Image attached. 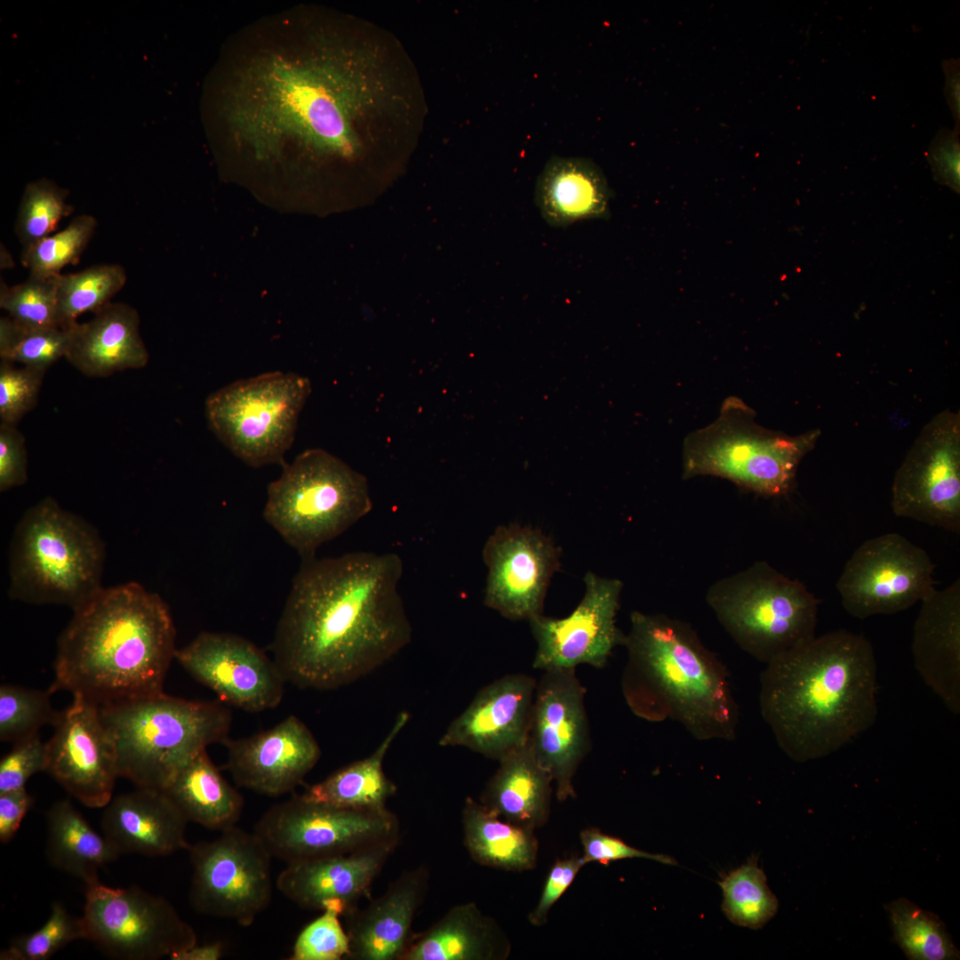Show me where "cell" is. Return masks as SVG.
<instances>
[{
	"label": "cell",
	"instance_id": "6da1fadb",
	"mask_svg": "<svg viewBox=\"0 0 960 960\" xmlns=\"http://www.w3.org/2000/svg\"><path fill=\"white\" fill-rule=\"evenodd\" d=\"M202 105L227 177L317 213L384 194L404 173L428 114L419 71L392 32L316 4L231 35Z\"/></svg>",
	"mask_w": 960,
	"mask_h": 960
},
{
	"label": "cell",
	"instance_id": "7a4b0ae2",
	"mask_svg": "<svg viewBox=\"0 0 960 960\" xmlns=\"http://www.w3.org/2000/svg\"><path fill=\"white\" fill-rule=\"evenodd\" d=\"M396 553L302 559L271 644L286 682L332 690L370 674L412 640Z\"/></svg>",
	"mask_w": 960,
	"mask_h": 960
},
{
	"label": "cell",
	"instance_id": "3957f363",
	"mask_svg": "<svg viewBox=\"0 0 960 960\" xmlns=\"http://www.w3.org/2000/svg\"><path fill=\"white\" fill-rule=\"evenodd\" d=\"M765 665L760 712L792 760L828 756L875 724L877 666L864 636L827 633Z\"/></svg>",
	"mask_w": 960,
	"mask_h": 960
},
{
	"label": "cell",
	"instance_id": "277c9868",
	"mask_svg": "<svg viewBox=\"0 0 960 960\" xmlns=\"http://www.w3.org/2000/svg\"><path fill=\"white\" fill-rule=\"evenodd\" d=\"M175 641L170 609L158 594L134 581L101 588L60 634L49 690L100 706L164 692Z\"/></svg>",
	"mask_w": 960,
	"mask_h": 960
},
{
	"label": "cell",
	"instance_id": "5b68a950",
	"mask_svg": "<svg viewBox=\"0 0 960 960\" xmlns=\"http://www.w3.org/2000/svg\"><path fill=\"white\" fill-rule=\"evenodd\" d=\"M623 646L621 690L635 716L676 722L700 741L736 739L740 709L728 671L690 624L634 611Z\"/></svg>",
	"mask_w": 960,
	"mask_h": 960
},
{
	"label": "cell",
	"instance_id": "8992f818",
	"mask_svg": "<svg viewBox=\"0 0 960 960\" xmlns=\"http://www.w3.org/2000/svg\"><path fill=\"white\" fill-rule=\"evenodd\" d=\"M105 543L88 521L44 497L29 507L8 549L10 598L76 610L102 587Z\"/></svg>",
	"mask_w": 960,
	"mask_h": 960
},
{
	"label": "cell",
	"instance_id": "52a82bcc",
	"mask_svg": "<svg viewBox=\"0 0 960 960\" xmlns=\"http://www.w3.org/2000/svg\"><path fill=\"white\" fill-rule=\"evenodd\" d=\"M113 739L119 777L137 788L164 790L180 771L228 739L229 709L161 692L100 706Z\"/></svg>",
	"mask_w": 960,
	"mask_h": 960
},
{
	"label": "cell",
	"instance_id": "ba28073f",
	"mask_svg": "<svg viewBox=\"0 0 960 960\" xmlns=\"http://www.w3.org/2000/svg\"><path fill=\"white\" fill-rule=\"evenodd\" d=\"M755 417L743 400L727 397L711 424L685 438L683 478L717 476L764 497L790 492L799 464L814 448L820 431L791 436L760 426Z\"/></svg>",
	"mask_w": 960,
	"mask_h": 960
},
{
	"label": "cell",
	"instance_id": "9c48e42d",
	"mask_svg": "<svg viewBox=\"0 0 960 960\" xmlns=\"http://www.w3.org/2000/svg\"><path fill=\"white\" fill-rule=\"evenodd\" d=\"M367 478L321 448L308 449L283 466L267 491L266 522L302 559L368 515Z\"/></svg>",
	"mask_w": 960,
	"mask_h": 960
},
{
	"label": "cell",
	"instance_id": "30bf717a",
	"mask_svg": "<svg viewBox=\"0 0 960 960\" xmlns=\"http://www.w3.org/2000/svg\"><path fill=\"white\" fill-rule=\"evenodd\" d=\"M706 601L738 646L764 664L815 637L819 601L765 561L713 583Z\"/></svg>",
	"mask_w": 960,
	"mask_h": 960
},
{
	"label": "cell",
	"instance_id": "8fae6325",
	"mask_svg": "<svg viewBox=\"0 0 960 960\" xmlns=\"http://www.w3.org/2000/svg\"><path fill=\"white\" fill-rule=\"evenodd\" d=\"M310 393L305 376L264 372L211 393L204 415L213 435L246 465L283 467Z\"/></svg>",
	"mask_w": 960,
	"mask_h": 960
},
{
	"label": "cell",
	"instance_id": "7c38bea8",
	"mask_svg": "<svg viewBox=\"0 0 960 960\" xmlns=\"http://www.w3.org/2000/svg\"><path fill=\"white\" fill-rule=\"evenodd\" d=\"M81 921L85 939L116 959L156 960L197 943L166 899L137 886L87 885Z\"/></svg>",
	"mask_w": 960,
	"mask_h": 960
},
{
	"label": "cell",
	"instance_id": "4fadbf2b",
	"mask_svg": "<svg viewBox=\"0 0 960 960\" xmlns=\"http://www.w3.org/2000/svg\"><path fill=\"white\" fill-rule=\"evenodd\" d=\"M189 902L198 913L250 926L272 899V855L254 832L236 825L190 844Z\"/></svg>",
	"mask_w": 960,
	"mask_h": 960
},
{
	"label": "cell",
	"instance_id": "5bb4252c",
	"mask_svg": "<svg viewBox=\"0 0 960 960\" xmlns=\"http://www.w3.org/2000/svg\"><path fill=\"white\" fill-rule=\"evenodd\" d=\"M253 832L273 858L289 864L350 852L398 837L399 825L387 808H343L297 795L270 807Z\"/></svg>",
	"mask_w": 960,
	"mask_h": 960
},
{
	"label": "cell",
	"instance_id": "9a60e30c",
	"mask_svg": "<svg viewBox=\"0 0 960 960\" xmlns=\"http://www.w3.org/2000/svg\"><path fill=\"white\" fill-rule=\"evenodd\" d=\"M892 508L897 516L959 532V412L943 411L923 428L895 474Z\"/></svg>",
	"mask_w": 960,
	"mask_h": 960
},
{
	"label": "cell",
	"instance_id": "2e32d148",
	"mask_svg": "<svg viewBox=\"0 0 960 960\" xmlns=\"http://www.w3.org/2000/svg\"><path fill=\"white\" fill-rule=\"evenodd\" d=\"M935 565L922 548L889 532L852 553L836 588L846 612L859 619L892 614L920 602L934 588Z\"/></svg>",
	"mask_w": 960,
	"mask_h": 960
},
{
	"label": "cell",
	"instance_id": "e0dca14e",
	"mask_svg": "<svg viewBox=\"0 0 960 960\" xmlns=\"http://www.w3.org/2000/svg\"><path fill=\"white\" fill-rule=\"evenodd\" d=\"M584 582V596L570 615L556 619L540 614L529 620L537 644L535 669L575 668L582 664L603 668L613 650L624 644L626 635L615 623L622 582L591 572Z\"/></svg>",
	"mask_w": 960,
	"mask_h": 960
},
{
	"label": "cell",
	"instance_id": "ac0fdd59",
	"mask_svg": "<svg viewBox=\"0 0 960 960\" xmlns=\"http://www.w3.org/2000/svg\"><path fill=\"white\" fill-rule=\"evenodd\" d=\"M175 660L224 702L247 712L276 708L286 682L279 668L248 639L204 631L177 649Z\"/></svg>",
	"mask_w": 960,
	"mask_h": 960
},
{
	"label": "cell",
	"instance_id": "d6986e66",
	"mask_svg": "<svg viewBox=\"0 0 960 960\" xmlns=\"http://www.w3.org/2000/svg\"><path fill=\"white\" fill-rule=\"evenodd\" d=\"M52 725L45 772L85 806L105 807L119 775L115 744L100 705L73 696Z\"/></svg>",
	"mask_w": 960,
	"mask_h": 960
},
{
	"label": "cell",
	"instance_id": "ffe728a7",
	"mask_svg": "<svg viewBox=\"0 0 960 960\" xmlns=\"http://www.w3.org/2000/svg\"><path fill=\"white\" fill-rule=\"evenodd\" d=\"M537 681L527 742L556 783L559 801L574 798L573 778L591 748L586 689L575 668L542 671Z\"/></svg>",
	"mask_w": 960,
	"mask_h": 960
},
{
	"label": "cell",
	"instance_id": "44dd1931",
	"mask_svg": "<svg viewBox=\"0 0 960 960\" xmlns=\"http://www.w3.org/2000/svg\"><path fill=\"white\" fill-rule=\"evenodd\" d=\"M484 604L512 620L542 614L549 580L559 567V551L539 530L500 525L487 539Z\"/></svg>",
	"mask_w": 960,
	"mask_h": 960
},
{
	"label": "cell",
	"instance_id": "7402d4cb",
	"mask_svg": "<svg viewBox=\"0 0 960 960\" xmlns=\"http://www.w3.org/2000/svg\"><path fill=\"white\" fill-rule=\"evenodd\" d=\"M537 680L510 674L476 694L439 739L442 747H462L500 761L528 740Z\"/></svg>",
	"mask_w": 960,
	"mask_h": 960
},
{
	"label": "cell",
	"instance_id": "603a6c76",
	"mask_svg": "<svg viewBox=\"0 0 960 960\" xmlns=\"http://www.w3.org/2000/svg\"><path fill=\"white\" fill-rule=\"evenodd\" d=\"M226 768L237 786L268 796L293 791L321 756L308 726L292 715L272 728L223 743Z\"/></svg>",
	"mask_w": 960,
	"mask_h": 960
},
{
	"label": "cell",
	"instance_id": "cb8c5ba5",
	"mask_svg": "<svg viewBox=\"0 0 960 960\" xmlns=\"http://www.w3.org/2000/svg\"><path fill=\"white\" fill-rule=\"evenodd\" d=\"M398 837L350 852L289 863L278 875L276 888L303 908L324 910L336 903L346 914L362 897L367 896L372 882L397 845Z\"/></svg>",
	"mask_w": 960,
	"mask_h": 960
},
{
	"label": "cell",
	"instance_id": "d4e9b609",
	"mask_svg": "<svg viewBox=\"0 0 960 960\" xmlns=\"http://www.w3.org/2000/svg\"><path fill=\"white\" fill-rule=\"evenodd\" d=\"M914 624V665L955 715L960 713V580L933 588L920 601Z\"/></svg>",
	"mask_w": 960,
	"mask_h": 960
},
{
	"label": "cell",
	"instance_id": "484cf974",
	"mask_svg": "<svg viewBox=\"0 0 960 960\" xmlns=\"http://www.w3.org/2000/svg\"><path fill=\"white\" fill-rule=\"evenodd\" d=\"M428 884L425 866L404 872L384 894L348 916L349 959L401 960L412 938V925Z\"/></svg>",
	"mask_w": 960,
	"mask_h": 960
},
{
	"label": "cell",
	"instance_id": "4316f807",
	"mask_svg": "<svg viewBox=\"0 0 960 960\" xmlns=\"http://www.w3.org/2000/svg\"><path fill=\"white\" fill-rule=\"evenodd\" d=\"M188 822L164 790L137 788L111 799L101 828L121 854L163 857L189 848Z\"/></svg>",
	"mask_w": 960,
	"mask_h": 960
},
{
	"label": "cell",
	"instance_id": "83f0119b",
	"mask_svg": "<svg viewBox=\"0 0 960 960\" xmlns=\"http://www.w3.org/2000/svg\"><path fill=\"white\" fill-rule=\"evenodd\" d=\"M85 323L71 327L66 359L81 373L104 378L148 364L149 354L140 332L139 312L123 302H108Z\"/></svg>",
	"mask_w": 960,
	"mask_h": 960
},
{
	"label": "cell",
	"instance_id": "f1b7e54d",
	"mask_svg": "<svg viewBox=\"0 0 960 960\" xmlns=\"http://www.w3.org/2000/svg\"><path fill=\"white\" fill-rule=\"evenodd\" d=\"M611 190L602 170L584 157L553 156L540 173L534 202L554 228L580 220L607 219Z\"/></svg>",
	"mask_w": 960,
	"mask_h": 960
},
{
	"label": "cell",
	"instance_id": "f546056e",
	"mask_svg": "<svg viewBox=\"0 0 960 960\" xmlns=\"http://www.w3.org/2000/svg\"><path fill=\"white\" fill-rule=\"evenodd\" d=\"M509 943L497 924L474 903L452 908L423 932L412 936L401 960L504 959Z\"/></svg>",
	"mask_w": 960,
	"mask_h": 960
},
{
	"label": "cell",
	"instance_id": "4dcf8cb0",
	"mask_svg": "<svg viewBox=\"0 0 960 960\" xmlns=\"http://www.w3.org/2000/svg\"><path fill=\"white\" fill-rule=\"evenodd\" d=\"M481 803L515 825L532 829L549 814L550 774L540 764L528 742L499 761Z\"/></svg>",
	"mask_w": 960,
	"mask_h": 960
},
{
	"label": "cell",
	"instance_id": "1f68e13d",
	"mask_svg": "<svg viewBox=\"0 0 960 960\" xmlns=\"http://www.w3.org/2000/svg\"><path fill=\"white\" fill-rule=\"evenodd\" d=\"M121 853L96 832L70 800L55 802L46 812L45 857L55 868L87 885L99 880V870Z\"/></svg>",
	"mask_w": 960,
	"mask_h": 960
},
{
	"label": "cell",
	"instance_id": "d6a6232c",
	"mask_svg": "<svg viewBox=\"0 0 960 960\" xmlns=\"http://www.w3.org/2000/svg\"><path fill=\"white\" fill-rule=\"evenodd\" d=\"M188 821L222 831L239 820L244 799L206 750L186 764L164 790Z\"/></svg>",
	"mask_w": 960,
	"mask_h": 960
},
{
	"label": "cell",
	"instance_id": "836d02e7",
	"mask_svg": "<svg viewBox=\"0 0 960 960\" xmlns=\"http://www.w3.org/2000/svg\"><path fill=\"white\" fill-rule=\"evenodd\" d=\"M409 719L408 712L399 713L388 733L369 756L336 771L308 787L301 796L312 802L343 808H386V803L396 792V787L385 774L383 761Z\"/></svg>",
	"mask_w": 960,
	"mask_h": 960
},
{
	"label": "cell",
	"instance_id": "e575fe53",
	"mask_svg": "<svg viewBox=\"0 0 960 960\" xmlns=\"http://www.w3.org/2000/svg\"><path fill=\"white\" fill-rule=\"evenodd\" d=\"M462 825L465 844L477 863L510 871L535 867L538 842L533 830L503 821L471 797L464 804Z\"/></svg>",
	"mask_w": 960,
	"mask_h": 960
},
{
	"label": "cell",
	"instance_id": "d590c367",
	"mask_svg": "<svg viewBox=\"0 0 960 960\" xmlns=\"http://www.w3.org/2000/svg\"><path fill=\"white\" fill-rule=\"evenodd\" d=\"M895 941L911 960L959 959V951L940 917L905 898L885 906Z\"/></svg>",
	"mask_w": 960,
	"mask_h": 960
},
{
	"label": "cell",
	"instance_id": "8d00e7d4",
	"mask_svg": "<svg viewBox=\"0 0 960 960\" xmlns=\"http://www.w3.org/2000/svg\"><path fill=\"white\" fill-rule=\"evenodd\" d=\"M722 910L736 925L760 929L777 913L779 902L767 884L766 876L752 856L739 868L722 875Z\"/></svg>",
	"mask_w": 960,
	"mask_h": 960
},
{
	"label": "cell",
	"instance_id": "74e56055",
	"mask_svg": "<svg viewBox=\"0 0 960 960\" xmlns=\"http://www.w3.org/2000/svg\"><path fill=\"white\" fill-rule=\"evenodd\" d=\"M125 269L116 263L99 264L58 276V308L60 326L69 328L79 316L95 312L125 284Z\"/></svg>",
	"mask_w": 960,
	"mask_h": 960
},
{
	"label": "cell",
	"instance_id": "f35d334b",
	"mask_svg": "<svg viewBox=\"0 0 960 960\" xmlns=\"http://www.w3.org/2000/svg\"><path fill=\"white\" fill-rule=\"evenodd\" d=\"M71 327H32L8 316H3L0 318L1 360L47 371L66 357L71 343Z\"/></svg>",
	"mask_w": 960,
	"mask_h": 960
},
{
	"label": "cell",
	"instance_id": "ab89813d",
	"mask_svg": "<svg viewBox=\"0 0 960 960\" xmlns=\"http://www.w3.org/2000/svg\"><path fill=\"white\" fill-rule=\"evenodd\" d=\"M97 227V220L89 214L74 218L60 232L53 233L32 246L22 250L21 263L29 276L52 277L83 254Z\"/></svg>",
	"mask_w": 960,
	"mask_h": 960
},
{
	"label": "cell",
	"instance_id": "60d3db41",
	"mask_svg": "<svg viewBox=\"0 0 960 960\" xmlns=\"http://www.w3.org/2000/svg\"><path fill=\"white\" fill-rule=\"evenodd\" d=\"M67 197V190L46 179L27 185L15 222L22 250L52 235L59 222L72 213Z\"/></svg>",
	"mask_w": 960,
	"mask_h": 960
},
{
	"label": "cell",
	"instance_id": "b9f144b4",
	"mask_svg": "<svg viewBox=\"0 0 960 960\" xmlns=\"http://www.w3.org/2000/svg\"><path fill=\"white\" fill-rule=\"evenodd\" d=\"M49 691L3 684L0 686V740L15 744L39 734V730L53 723Z\"/></svg>",
	"mask_w": 960,
	"mask_h": 960
},
{
	"label": "cell",
	"instance_id": "7bdbcfd3",
	"mask_svg": "<svg viewBox=\"0 0 960 960\" xmlns=\"http://www.w3.org/2000/svg\"><path fill=\"white\" fill-rule=\"evenodd\" d=\"M60 276V275H59ZM29 276L23 283L0 284V308L16 322L32 327H60L58 276Z\"/></svg>",
	"mask_w": 960,
	"mask_h": 960
},
{
	"label": "cell",
	"instance_id": "ee69618b",
	"mask_svg": "<svg viewBox=\"0 0 960 960\" xmlns=\"http://www.w3.org/2000/svg\"><path fill=\"white\" fill-rule=\"evenodd\" d=\"M85 939L81 917H75L55 901L51 913L38 930L15 937L1 951V960H47L68 944Z\"/></svg>",
	"mask_w": 960,
	"mask_h": 960
},
{
	"label": "cell",
	"instance_id": "f6af8a7d",
	"mask_svg": "<svg viewBox=\"0 0 960 960\" xmlns=\"http://www.w3.org/2000/svg\"><path fill=\"white\" fill-rule=\"evenodd\" d=\"M324 913L308 924L297 937L291 960H340L348 958L349 938L340 916L341 908H325Z\"/></svg>",
	"mask_w": 960,
	"mask_h": 960
},
{
	"label": "cell",
	"instance_id": "bcb514c9",
	"mask_svg": "<svg viewBox=\"0 0 960 960\" xmlns=\"http://www.w3.org/2000/svg\"><path fill=\"white\" fill-rule=\"evenodd\" d=\"M46 370L0 363L1 423L16 425L36 404Z\"/></svg>",
	"mask_w": 960,
	"mask_h": 960
},
{
	"label": "cell",
	"instance_id": "7dc6e473",
	"mask_svg": "<svg viewBox=\"0 0 960 960\" xmlns=\"http://www.w3.org/2000/svg\"><path fill=\"white\" fill-rule=\"evenodd\" d=\"M47 747L39 734L13 744L0 761V793L25 788L34 774L45 772Z\"/></svg>",
	"mask_w": 960,
	"mask_h": 960
},
{
	"label": "cell",
	"instance_id": "c3c4849f",
	"mask_svg": "<svg viewBox=\"0 0 960 960\" xmlns=\"http://www.w3.org/2000/svg\"><path fill=\"white\" fill-rule=\"evenodd\" d=\"M583 856L586 863L597 861L607 865L611 861L624 859H648L666 865H676V861L664 854L644 852L628 845L620 838L603 834L596 828L584 829L580 833Z\"/></svg>",
	"mask_w": 960,
	"mask_h": 960
},
{
	"label": "cell",
	"instance_id": "681fc988",
	"mask_svg": "<svg viewBox=\"0 0 960 960\" xmlns=\"http://www.w3.org/2000/svg\"><path fill=\"white\" fill-rule=\"evenodd\" d=\"M28 480L25 438L15 425L0 424V492L21 486Z\"/></svg>",
	"mask_w": 960,
	"mask_h": 960
},
{
	"label": "cell",
	"instance_id": "f907efd6",
	"mask_svg": "<svg viewBox=\"0 0 960 960\" xmlns=\"http://www.w3.org/2000/svg\"><path fill=\"white\" fill-rule=\"evenodd\" d=\"M585 864L587 863L582 857H572L554 864L546 879L539 902L529 916L533 925L540 926L547 922L550 908L570 887Z\"/></svg>",
	"mask_w": 960,
	"mask_h": 960
},
{
	"label": "cell",
	"instance_id": "816d5d0a",
	"mask_svg": "<svg viewBox=\"0 0 960 960\" xmlns=\"http://www.w3.org/2000/svg\"><path fill=\"white\" fill-rule=\"evenodd\" d=\"M929 160L936 179L958 192L960 173L958 132L956 131L940 132L931 145Z\"/></svg>",
	"mask_w": 960,
	"mask_h": 960
},
{
	"label": "cell",
	"instance_id": "f5cc1de1",
	"mask_svg": "<svg viewBox=\"0 0 960 960\" xmlns=\"http://www.w3.org/2000/svg\"><path fill=\"white\" fill-rule=\"evenodd\" d=\"M33 804L26 788L0 793V841L7 844L15 836Z\"/></svg>",
	"mask_w": 960,
	"mask_h": 960
},
{
	"label": "cell",
	"instance_id": "db71d44e",
	"mask_svg": "<svg viewBox=\"0 0 960 960\" xmlns=\"http://www.w3.org/2000/svg\"><path fill=\"white\" fill-rule=\"evenodd\" d=\"M224 954V946L221 942H212L204 945L195 944L184 950L172 954L171 960H219Z\"/></svg>",
	"mask_w": 960,
	"mask_h": 960
},
{
	"label": "cell",
	"instance_id": "11a10c76",
	"mask_svg": "<svg viewBox=\"0 0 960 960\" xmlns=\"http://www.w3.org/2000/svg\"><path fill=\"white\" fill-rule=\"evenodd\" d=\"M944 69L947 75V98L959 124V62L956 60L945 61Z\"/></svg>",
	"mask_w": 960,
	"mask_h": 960
}]
</instances>
